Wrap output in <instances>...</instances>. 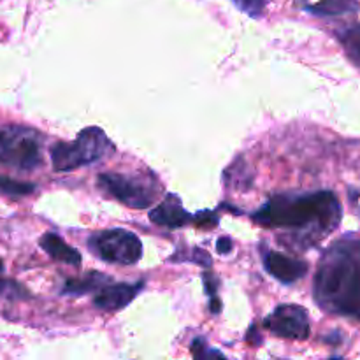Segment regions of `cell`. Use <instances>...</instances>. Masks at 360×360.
Returning a JSON list of instances; mask_svg holds the SVG:
<instances>
[{
  "label": "cell",
  "instance_id": "8",
  "mask_svg": "<svg viewBox=\"0 0 360 360\" xmlns=\"http://www.w3.org/2000/svg\"><path fill=\"white\" fill-rule=\"evenodd\" d=\"M264 266H266V271L271 276L276 278L278 281L285 285H292L295 281L302 280L309 269L304 260L294 259V257L278 252H266Z\"/></svg>",
  "mask_w": 360,
  "mask_h": 360
},
{
  "label": "cell",
  "instance_id": "7",
  "mask_svg": "<svg viewBox=\"0 0 360 360\" xmlns=\"http://www.w3.org/2000/svg\"><path fill=\"white\" fill-rule=\"evenodd\" d=\"M264 327L274 336L304 341L309 338V316L302 306L281 304L264 320Z\"/></svg>",
  "mask_w": 360,
  "mask_h": 360
},
{
  "label": "cell",
  "instance_id": "15",
  "mask_svg": "<svg viewBox=\"0 0 360 360\" xmlns=\"http://www.w3.org/2000/svg\"><path fill=\"white\" fill-rule=\"evenodd\" d=\"M341 46L347 51L348 58L355 63L360 69V25H354L338 34Z\"/></svg>",
  "mask_w": 360,
  "mask_h": 360
},
{
  "label": "cell",
  "instance_id": "13",
  "mask_svg": "<svg viewBox=\"0 0 360 360\" xmlns=\"http://www.w3.org/2000/svg\"><path fill=\"white\" fill-rule=\"evenodd\" d=\"M111 278L108 274L102 273H86L84 276L79 278H69L65 280L62 288V294L70 295H81V294H90L94 290H101L108 283H111Z\"/></svg>",
  "mask_w": 360,
  "mask_h": 360
},
{
  "label": "cell",
  "instance_id": "1",
  "mask_svg": "<svg viewBox=\"0 0 360 360\" xmlns=\"http://www.w3.org/2000/svg\"><path fill=\"white\" fill-rule=\"evenodd\" d=\"M343 210L336 193L319 190L308 193L274 195L252 214L253 221L269 229H281V241L297 250L319 246L340 225Z\"/></svg>",
  "mask_w": 360,
  "mask_h": 360
},
{
  "label": "cell",
  "instance_id": "4",
  "mask_svg": "<svg viewBox=\"0 0 360 360\" xmlns=\"http://www.w3.org/2000/svg\"><path fill=\"white\" fill-rule=\"evenodd\" d=\"M42 134L21 125L0 129V164L18 171H34L42 164Z\"/></svg>",
  "mask_w": 360,
  "mask_h": 360
},
{
  "label": "cell",
  "instance_id": "3",
  "mask_svg": "<svg viewBox=\"0 0 360 360\" xmlns=\"http://www.w3.org/2000/svg\"><path fill=\"white\" fill-rule=\"evenodd\" d=\"M112 151V143L98 127H88L77 134L72 143H56L51 148L53 169L58 172L74 171L95 164Z\"/></svg>",
  "mask_w": 360,
  "mask_h": 360
},
{
  "label": "cell",
  "instance_id": "18",
  "mask_svg": "<svg viewBox=\"0 0 360 360\" xmlns=\"http://www.w3.org/2000/svg\"><path fill=\"white\" fill-rule=\"evenodd\" d=\"M231 2L234 4L239 11L248 14V16L260 18L264 14V11H266L269 0H231Z\"/></svg>",
  "mask_w": 360,
  "mask_h": 360
},
{
  "label": "cell",
  "instance_id": "19",
  "mask_svg": "<svg viewBox=\"0 0 360 360\" xmlns=\"http://www.w3.org/2000/svg\"><path fill=\"white\" fill-rule=\"evenodd\" d=\"M192 224H195L200 229H214L218 225V217L211 211H202L192 218Z\"/></svg>",
  "mask_w": 360,
  "mask_h": 360
},
{
  "label": "cell",
  "instance_id": "17",
  "mask_svg": "<svg viewBox=\"0 0 360 360\" xmlns=\"http://www.w3.org/2000/svg\"><path fill=\"white\" fill-rule=\"evenodd\" d=\"M0 295L6 299H11V301L30 299V294H28V290L23 285L16 283L13 280H4V278H0Z\"/></svg>",
  "mask_w": 360,
  "mask_h": 360
},
{
  "label": "cell",
  "instance_id": "11",
  "mask_svg": "<svg viewBox=\"0 0 360 360\" xmlns=\"http://www.w3.org/2000/svg\"><path fill=\"white\" fill-rule=\"evenodd\" d=\"M41 246L53 260H58L62 264H69V266H79L81 264V253L74 250L72 246L67 245L58 234L55 232H46L41 238Z\"/></svg>",
  "mask_w": 360,
  "mask_h": 360
},
{
  "label": "cell",
  "instance_id": "16",
  "mask_svg": "<svg viewBox=\"0 0 360 360\" xmlns=\"http://www.w3.org/2000/svg\"><path fill=\"white\" fill-rule=\"evenodd\" d=\"M35 190V185L32 183L16 181L7 176H0V192L7 193V195H28Z\"/></svg>",
  "mask_w": 360,
  "mask_h": 360
},
{
  "label": "cell",
  "instance_id": "9",
  "mask_svg": "<svg viewBox=\"0 0 360 360\" xmlns=\"http://www.w3.org/2000/svg\"><path fill=\"white\" fill-rule=\"evenodd\" d=\"M144 283H108L94 297V304L104 311H118L136 299Z\"/></svg>",
  "mask_w": 360,
  "mask_h": 360
},
{
  "label": "cell",
  "instance_id": "20",
  "mask_svg": "<svg viewBox=\"0 0 360 360\" xmlns=\"http://www.w3.org/2000/svg\"><path fill=\"white\" fill-rule=\"evenodd\" d=\"M192 354L195 355V357H207V355H214V357H224L220 352L207 350L206 343H204V340H200V338L192 343Z\"/></svg>",
  "mask_w": 360,
  "mask_h": 360
},
{
  "label": "cell",
  "instance_id": "10",
  "mask_svg": "<svg viewBox=\"0 0 360 360\" xmlns=\"http://www.w3.org/2000/svg\"><path fill=\"white\" fill-rule=\"evenodd\" d=\"M192 214L183 207L181 200L174 193L165 195V199L150 211V220L167 229L185 227V225L192 224Z\"/></svg>",
  "mask_w": 360,
  "mask_h": 360
},
{
  "label": "cell",
  "instance_id": "23",
  "mask_svg": "<svg viewBox=\"0 0 360 360\" xmlns=\"http://www.w3.org/2000/svg\"><path fill=\"white\" fill-rule=\"evenodd\" d=\"M0 273H4V262H2V259H0Z\"/></svg>",
  "mask_w": 360,
  "mask_h": 360
},
{
  "label": "cell",
  "instance_id": "22",
  "mask_svg": "<svg viewBox=\"0 0 360 360\" xmlns=\"http://www.w3.org/2000/svg\"><path fill=\"white\" fill-rule=\"evenodd\" d=\"M217 250H218V253H231V250H232V241H231V239H229V238L218 239Z\"/></svg>",
  "mask_w": 360,
  "mask_h": 360
},
{
  "label": "cell",
  "instance_id": "6",
  "mask_svg": "<svg viewBox=\"0 0 360 360\" xmlns=\"http://www.w3.org/2000/svg\"><path fill=\"white\" fill-rule=\"evenodd\" d=\"M88 248L98 259L111 264L132 266L143 257V245L136 234L123 229H111L91 234L88 239Z\"/></svg>",
  "mask_w": 360,
  "mask_h": 360
},
{
  "label": "cell",
  "instance_id": "2",
  "mask_svg": "<svg viewBox=\"0 0 360 360\" xmlns=\"http://www.w3.org/2000/svg\"><path fill=\"white\" fill-rule=\"evenodd\" d=\"M313 295L326 311L360 320V239L347 236L323 252Z\"/></svg>",
  "mask_w": 360,
  "mask_h": 360
},
{
  "label": "cell",
  "instance_id": "5",
  "mask_svg": "<svg viewBox=\"0 0 360 360\" xmlns=\"http://www.w3.org/2000/svg\"><path fill=\"white\" fill-rule=\"evenodd\" d=\"M102 190L120 200L122 204L136 210H144L158 199V185L155 179L137 174H120V172H102L97 179Z\"/></svg>",
  "mask_w": 360,
  "mask_h": 360
},
{
  "label": "cell",
  "instance_id": "14",
  "mask_svg": "<svg viewBox=\"0 0 360 360\" xmlns=\"http://www.w3.org/2000/svg\"><path fill=\"white\" fill-rule=\"evenodd\" d=\"M252 172H250L248 164L243 160L241 157L238 160L232 162L231 167L225 171L224 181L227 186H232V188H243L246 190L248 186H252Z\"/></svg>",
  "mask_w": 360,
  "mask_h": 360
},
{
  "label": "cell",
  "instance_id": "21",
  "mask_svg": "<svg viewBox=\"0 0 360 360\" xmlns=\"http://www.w3.org/2000/svg\"><path fill=\"white\" fill-rule=\"evenodd\" d=\"M204 285H206V294H210V297H214L217 295V288H218V280L214 278V274H204Z\"/></svg>",
  "mask_w": 360,
  "mask_h": 360
},
{
  "label": "cell",
  "instance_id": "12",
  "mask_svg": "<svg viewBox=\"0 0 360 360\" xmlns=\"http://www.w3.org/2000/svg\"><path fill=\"white\" fill-rule=\"evenodd\" d=\"M306 11L320 18H338L359 13V0H320L316 4H306Z\"/></svg>",
  "mask_w": 360,
  "mask_h": 360
}]
</instances>
